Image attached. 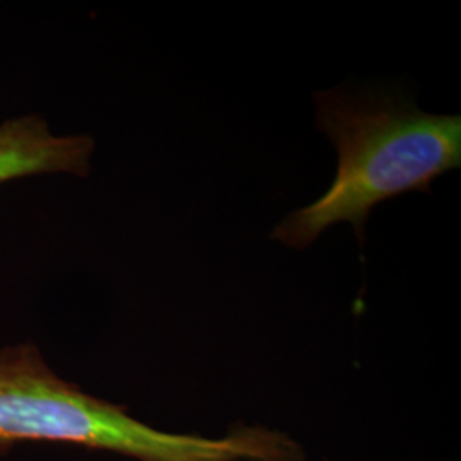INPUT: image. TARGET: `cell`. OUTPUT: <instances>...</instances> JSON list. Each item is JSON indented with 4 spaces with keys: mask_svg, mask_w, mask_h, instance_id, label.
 Returning a JSON list of instances; mask_svg holds the SVG:
<instances>
[{
    "mask_svg": "<svg viewBox=\"0 0 461 461\" xmlns=\"http://www.w3.org/2000/svg\"><path fill=\"white\" fill-rule=\"evenodd\" d=\"M316 125L339 154L337 176L312 205L287 215L274 240L310 247L321 232L348 222L364 243L371 211L420 190L461 166V116L430 115L412 103L376 93H314Z\"/></svg>",
    "mask_w": 461,
    "mask_h": 461,
    "instance_id": "6da1fadb",
    "label": "cell"
},
{
    "mask_svg": "<svg viewBox=\"0 0 461 461\" xmlns=\"http://www.w3.org/2000/svg\"><path fill=\"white\" fill-rule=\"evenodd\" d=\"M76 446L132 461H308L291 434L236 424L222 436L150 428L129 409L57 375L32 342L0 348V451Z\"/></svg>",
    "mask_w": 461,
    "mask_h": 461,
    "instance_id": "7a4b0ae2",
    "label": "cell"
},
{
    "mask_svg": "<svg viewBox=\"0 0 461 461\" xmlns=\"http://www.w3.org/2000/svg\"><path fill=\"white\" fill-rule=\"evenodd\" d=\"M95 140L89 135H60L40 115H21L0 123V185L45 175L86 176Z\"/></svg>",
    "mask_w": 461,
    "mask_h": 461,
    "instance_id": "3957f363",
    "label": "cell"
},
{
    "mask_svg": "<svg viewBox=\"0 0 461 461\" xmlns=\"http://www.w3.org/2000/svg\"><path fill=\"white\" fill-rule=\"evenodd\" d=\"M323 461H329V460H323Z\"/></svg>",
    "mask_w": 461,
    "mask_h": 461,
    "instance_id": "277c9868",
    "label": "cell"
}]
</instances>
